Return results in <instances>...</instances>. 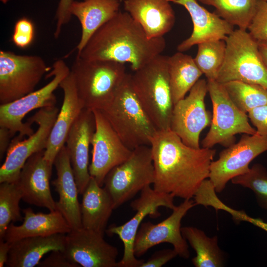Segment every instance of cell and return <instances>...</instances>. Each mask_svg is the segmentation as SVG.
Wrapping results in <instances>:
<instances>
[{
    "label": "cell",
    "instance_id": "cell-1",
    "mask_svg": "<svg viewBox=\"0 0 267 267\" xmlns=\"http://www.w3.org/2000/svg\"><path fill=\"white\" fill-rule=\"evenodd\" d=\"M150 145L155 172L153 188L184 200L193 198L209 178L216 150L188 146L170 129L157 131Z\"/></svg>",
    "mask_w": 267,
    "mask_h": 267
},
{
    "label": "cell",
    "instance_id": "cell-2",
    "mask_svg": "<svg viewBox=\"0 0 267 267\" xmlns=\"http://www.w3.org/2000/svg\"><path fill=\"white\" fill-rule=\"evenodd\" d=\"M166 46L164 37L149 39L129 13L119 11L94 33L77 56L128 63L135 71L160 55Z\"/></svg>",
    "mask_w": 267,
    "mask_h": 267
},
{
    "label": "cell",
    "instance_id": "cell-3",
    "mask_svg": "<svg viewBox=\"0 0 267 267\" xmlns=\"http://www.w3.org/2000/svg\"><path fill=\"white\" fill-rule=\"evenodd\" d=\"M70 71L84 108L92 111L102 110L111 102L128 74L124 64L77 55Z\"/></svg>",
    "mask_w": 267,
    "mask_h": 267
},
{
    "label": "cell",
    "instance_id": "cell-4",
    "mask_svg": "<svg viewBox=\"0 0 267 267\" xmlns=\"http://www.w3.org/2000/svg\"><path fill=\"white\" fill-rule=\"evenodd\" d=\"M100 111L129 149L150 145L157 131L134 90L131 74H127L112 100Z\"/></svg>",
    "mask_w": 267,
    "mask_h": 267
},
{
    "label": "cell",
    "instance_id": "cell-5",
    "mask_svg": "<svg viewBox=\"0 0 267 267\" xmlns=\"http://www.w3.org/2000/svg\"><path fill=\"white\" fill-rule=\"evenodd\" d=\"M131 74L134 90L157 131L170 129L174 107L168 56L158 55Z\"/></svg>",
    "mask_w": 267,
    "mask_h": 267
},
{
    "label": "cell",
    "instance_id": "cell-6",
    "mask_svg": "<svg viewBox=\"0 0 267 267\" xmlns=\"http://www.w3.org/2000/svg\"><path fill=\"white\" fill-rule=\"evenodd\" d=\"M225 41V59L216 81L222 84L238 81L267 89V68L258 41L246 30L239 28L234 30Z\"/></svg>",
    "mask_w": 267,
    "mask_h": 267
},
{
    "label": "cell",
    "instance_id": "cell-7",
    "mask_svg": "<svg viewBox=\"0 0 267 267\" xmlns=\"http://www.w3.org/2000/svg\"><path fill=\"white\" fill-rule=\"evenodd\" d=\"M154 177L151 146L142 145L133 149L128 159L107 174L103 185L115 209L153 184Z\"/></svg>",
    "mask_w": 267,
    "mask_h": 267
},
{
    "label": "cell",
    "instance_id": "cell-8",
    "mask_svg": "<svg viewBox=\"0 0 267 267\" xmlns=\"http://www.w3.org/2000/svg\"><path fill=\"white\" fill-rule=\"evenodd\" d=\"M207 81L213 117L210 129L202 141V147L212 148L217 144L227 147L235 143L237 134H256L248 115L232 101L223 85L214 80Z\"/></svg>",
    "mask_w": 267,
    "mask_h": 267
},
{
    "label": "cell",
    "instance_id": "cell-9",
    "mask_svg": "<svg viewBox=\"0 0 267 267\" xmlns=\"http://www.w3.org/2000/svg\"><path fill=\"white\" fill-rule=\"evenodd\" d=\"M70 69L62 59L55 61L48 77L52 80L41 89L11 102L0 105V127L9 130L13 136H18L12 141H18L25 136H30L34 132L32 125L23 119L30 112L36 109L55 106L56 99L54 91L59 87L61 82L69 74Z\"/></svg>",
    "mask_w": 267,
    "mask_h": 267
},
{
    "label": "cell",
    "instance_id": "cell-10",
    "mask_svg": "<svg viewBox=\"0 0 267 267\" xmlns=\"http://www.w3.org/2000/svg\"><path fill=\"white\" fill-rule=\"evenodd\" d=\"M48 70L40 56L0 50V104L11 102L34 91Z\"/></svg>",
    "mask_w": 267,
    "mask_h": 267
},
{
    "label": "cell",
    "instance_id": "cell-11",
    "mask_svg": "<svg viewBox=\"0 0 267 267\" xmlns=\"http://www.w3.org/2000/svg\"><path fill=\"white\" fill-rule=\"evenodd\" d=\"M174 198L171 194L158 192L148 185L140 191L139 197L130 204L132 209L136 211L132 218L123 224H112L106 229L105 232L110 235H118L124 245L123 256L117 262V267H141L144 261L137 259L134 251L138 229L147 216L157 218L160 215L158 211L160 207L173 210L176 207Z\"/></svg>",
    "mask_w": 267,
    "mask_h": 267
},
{
    "label": "cell",
    "instance_id": "cell-12",
    "mask_svg": "<svg viewBox=\"0 0 267 267\" xmlns=\"http://www.w3.org/2000/svg\"><path fill=\"white\" fill-rule=\"evenodd\" d=\"M59 110L55 106L39 109L27 122L38 128L28 137L11 141L4 162L0 168V183L17 182L27 160L34 154L45 149L48 137Z\"/></svg>",
    "mask_w": 267,
    "mask_h": 267
},
{
    "label": "cell",
    "instance_id": "cell-13",
    "mask_svg": "<svg viewBox=\"0 0 267 267\" xmlns=\"http://www.w3.org/2000/svg\"><path fill=\"white\" fill-rule=\"evenodd\" d=\"M267 151V136L257 133L243 134L236 143L226 147L211 164L209 179L220 193L233 178L247 173L250 163Z\"/></svg>",
    "mask_w": 267,
    "mask_h": 267
},
{
    "label": "cell",
    "instance_id": "cell-14",
    "mask_svg": "<svg viewBox=\"0 0 267 267\" xmlns=\"http://www.w3.org/2000/svg\"><path fill=\"white\" fill-rule=\"evenodd\" d=\"M207 92V81L199 79L189 94L174 104L172 111L170 130L194 148H200V134L211 123V115L205 104Z\"/></svg>",
    "mask_w": 267,
    "mask_h": 267
},
{
    "label": "cell",
    "instance_id": "cell-15",
    "mask_svg": "<svg viewBox=\"0 0 267 267\" xmlns=\"http://www.w3.org/2000/svg\"><path fill=\"white\" fill-rule=\"evenodd\" d=\"M196 205L194 200L185 199L173 210L171 215L157 224L150 222L140 224L135 236L134 251L139 257L151 248L162 243L172 244L178 255L188 259L190 256L187 241L181 231V222L187 212Z\"/></svg>",
    "mask_w": 267,
    "mask_h": 267
},
{
    "label": "cell",
    "instance_id": "cell-16",
    "mask_svg": "<svg viewBox=\"0 0 267 267\" xmlns=\"http://www.w3.org/2000/svg\"><path fill=\"white\" fill-rule=\"evenodd\" d=\"M95 130L91 145V161L89 172L98 184L103 186L107 174L131 155L133 150L127 147L99 110H93Z\"/></svg>",
    "mask_w": 267,
    "mask_h": 267
},
{
    "label": "cell",
    "instance_id": "cell-17",
    "mask_svg": "<svg viewBox=\"0 0 267 267\" xmlns=\"http://www.w3.org/2000/svg\"><path fill=\"white\" fill-rule=\"evenodd\" d=\"M71 262L82 267H117L118 249L104 235L81 227L66 234L62 251Z\"/></svg>",
    "mask_w": 267,
    "mask_h": 267
},
{
    "label": "cell",
    "instance_id": "cell-18",
    "mask_svg": "<svg viewBox=\"0 0 267 267\" xmlns=\"http://www.w3.org/2000/svg\"><path fill=\"white\" fill-rule=\"evenodd\" d=\"M95 130L93 111L84 108L72 126L65 142L79 192L82 195L91 178L89 150Z\"/></svg>",
    "mask_w": 267,
    "mask_h": 267
},
{
    "label": "cell",
    "instance_id": "cell-19",
    "mask_svg": "<svg viewBox=\"0 0 267 267\" xmlns=\"http://www.w3.org/2000/svg\"><path fill=\"white\" fill-rule=\"evenodd\" d=\"M44 152H37L27 160L17 182L24 201L53 211L56 210L49 184L53 165L45 159Z\"/></svg>",
    "mask_w": 267,
    "mask_h": 267
},
{
    "label": "cell",
    "instance_id": "cell-20",
    "mask_svg": "<svg viewBox=\"0 0 267 267\" xmlns=\"http://www.w3.org/2000/svg\"><path fill=\"white\" fill-rule=\"evenodd\" d=\"M183 6L188 12L192 23L191 35L177 46L179 52L190 49L193 46L210 41L225 40L234 31V26L201 6L197 0H170Z\"/></svg>",
    "mask_w": 267,
    "mask_h": 267
},
{
    "label": "cell",
    "instance_id": "cell-21",
    "mask_svg": "<svg viewBox=\"0 0 267 267\" xmlns=\"http://www.w3.org/2000/svg\"><path fill=\"white\" fill-rule=\"evenodd\" d=\"M59 87L63 91V103L51 129L44 152L45 159L53 165L56 156L65 145L72 126L84 108L78 96L71 71L61 82Z\"/></svg>",
    "mask_w": 267,
    "mask_h": 267
},
{
    "label": "cell",
    "instance_id": "cell-22",
    "mask_svg": "<svg viewBox=\"0 0 267 267\" xmlns=\"http://www.w3.org/2000/svg\"><path fill=\"white\" fill-rule=\"evenodd\" d=\"M53 165L56 178L52 181L59 194L56 202V210L64 217L72 229L82 227L79 194L66 146L64 145L55 157Z\"/></svg>",
    "mask_w": 267,
    "mask_h": 267
},
{
    "label": "cell",
    "instance_id": "cell-23",
    "mask_svg": "<svg viewBox=\"0 0 267 267\" xmlns=\"http://www.w3.org/2000/svg\"><path fill=\"white\" fill-rule=\"evenodd\" d=\"M170 0H125L126 12L142 27L149 39L164 37L174 26L176 17Z\"/></svg>",
    "mask_w": 267,
    "mask_h": 267
},
{
    "label": "cell",
    "instance_id": "cell-24",
    "mask_svg": "<svg viewBox=\"0 0 267 267\" xmlns=\"http://www.w3.org/2000/svg\"><path fill=\"white\" fill-rule=\"evenodd\" d=\"M23 222L20 225L11 222L8 226L4 240L10 243L33 236H48L57 233L67 234L72 228L57 210L50 213H35L32 208L22 210Z\"/></svg>",
    "mask_w": 267,
    "mask_h": 267
},
{
    "label": "cell",
    "instance_id": "cell-25",
    "mask_svg": "<svg viewBox=\"0 0 267 267\" xmlns=\"http://www.w3.org/2000/svg\"><path fill=\"white\" fill-rule=\"evenodd\" d=\"M120 0H74L70 11L79 20L81 36L77 45L80 52L94 33L119 11Z\"/></svg>",
    "mask_w": 267,
    "mask_h": 267
},
{
    "label": "cell",
    "instance_id": "cell-26",
    "mask_svg": "<svg viewBox=\"0 0 267 267\" xmlns=\"http://www.w3.org/2000/svg\"><path fill=\"white\" fill-rule=\"evenodd\" d=\"M66 234L24 238L11 243L6 265L8 267H34L43 257L55 250L62 251Z\"/></svg>",
    "mask_w": 267,
    "mask_h": 267
},
{
    "label": "cell",
    "instance_id": "cell-27",
    "mask_svg": "<svg viewBox=\"0 0 267 267\" xmlns=\"http://www.w3.org/2000/svg\"><path fill=\"white\" fill-rule=\"evenodd\" d=\"M82 195V227L104 235L108 220L114 210L110 196L91 177Z\"/></svg>",
    "mask_w": 267,
    "mask_h": 267
},
{
    "label": "cell",
    "instance_id": "cell-28",
    "mask_svg": "<svg viewBox=\"0 0 267 267\" xmlns=\"http://www.w3.org/2000/svg\"><path fill=\"white\" fill-rule=\"evenodd\" d=\"M170 85L174 104L185 97L203 73L190 55L178 52L168 56Z\"/></svg>",
    "mask_w": 267,
    "mask_h": 267
},
{
    "label": "cell",
    "instance_id": "cell-29",
    "mask_svg": "<svg viewBox=\"0 0 267 267\" xmlns=\"http://www.w3.org/2000/svg\"><path fill=\"white\" fill-rule=\"evenodd\" d=\"M181 231L196 252V256L192 259L195 267L223 266L224 254L219 246L217 236L210 237L203 230L193 226L182 227Z\"/></svg>",
    "mask_w": 267,
    "mask_h": 267
},
{
    "label": "cell",
    "instance_id": "cell-30",
    "mask_svg": "<svg viewBox=\"0 0 267 267\" xmlns=\"http://www.w3.org/2000/svg\"><path fill=\"white\" fill-rule=\"evenodd\" d=\"M215 8V13L239 29L246 30L256 11L258 0H197Z\"/></svg>",
    "mask_w": 267,
    "mask_h": 267
},
{
    "label": "cell",
    "instance_id": "cell-31",
    "mask_svg": "<svg viewBox=\"0 0 267 267\" xmlns=\"http://www.w3.org/2000/svg\"><path fill=\"white\" fill-rule=\"evenodd\" d=\"M222 85L232 101L246 113L267 104V89L260 85L238 81Z\"/></svg>",
    "mask_w": 267,
    "mask_h": 267
},
{
    "label": "cell",
    "instance_id": "cell-32",
    "mask_svg": "<svg viewBox=\"0 0 267 267\" xmlns=\"http://www.w3.org/2000/svg\"><path fill=\"white\" fill-rule=\"evenodd\" d=\"M197 45V52L194 58L196 65L207 80H216L224 61L225 41H210Z\"/></svg>",
    "mask_w": 267,
    "mask_h": 267
},
{
    "label": "cell",
    "instance_id": "cell-33",
    "mask_svg": "<svg viewBox=\"0 0 267 267\" xmlns=\"http://www.w3.org/2000/svg\"><path fill=\"white\" fill-rule=\"evenodd\" d=\"M22 194L18 182H4L0 184V240L12 222L22 221L19 202Z\"/></svg>",
    "mask_w": 267,
    "mask_h": 267
},
{
    "label": "cell",
    "instance_id": "cell-34",
    "mask_svg": "<svg viewBox=\"0 0 267 267\" xmlns=\"http://www.w3.org/2000/svg\"><path fill=\"white\" fill-rule=\"evenodd\" d=\"M231 181L250 189L259 206L267 211V170L263 165L254 164L247 173L233 178Z\"/></svg>",
    "mask_w": 267,
    "mask_h": 267
},
{
    "label": "cell",
    "instance_id": "cell-35",
    "mask_svg": "<svg viewBox=\"0 0 267 267\" xmlns=\"http://www.w3.org/2000/svg\"><path fill=\"white\" fill-rule=\"evenodd\" d=\"M257 41H267V1L258 0L255 14L247 29Z\"/></svg>",
    "mask_w": 267,
    "mask_h": 267
},
{
    "label": "cell",
    "instance_id": "cell-36",
    "mask_svg": "<svg viewBox=\"0 0 267 267\" xmlns=\"http://www.w3.org/2000/svg\"><path fill=\"white\" fill-rule=\"evenodd\" d=\"M35 36L33 23L26 17L18 19L15 24L12 41L18 47L25 48L33 42Z\"/></svg>",
    "mask_w": 267,
    "mask_h": 267
},
{
    "label": "cell",
    "instance_id": "cell-37",
    "mask_svg": "<svg viewBox=\"0 0 267 267\" xmlns=\"http://www.w3.org/2000/svg\"><path fill=\"white\" fill-rule=\"evenodd\" d=\"M248 116L257 133L267 136V104L251 110Z\"/></svg>",
    "mask_w": 267,
    "mask_h": 267
},
{
    "label": "cell",
    "instance_id": "cell-38",
    "mask_svg": "<svg viewBox=\"0 0 267 267\" xmlns=\"http://www.w3.org/2000/svg\"><path fill=\"white\" fill-rule=\"evenodd\" d=\"M74 0H60L55 14L56 28L54 33V38L57 39L63 26L67 24L72 17L70 11L71 5Z\"/></svg>",
    "mask_w": 267,
    "mask_h": 267
},
{
    "label": "cell",
    "instance_id": "cell-39",
    "mask_svg": "<svg viewBox=\"0 0 267 267\" xmlns=\"http://www.w3.org/2000/svg\"><path fill=\"white\" fill-rule=\"evenodd\" d=\"M38 266L40 267H80L70 261L61 250L50 252V255Z\"/></svg>",
    "mask_w": 267,
    "mask_h": 267
},
{
    "label": "cell",
    "instance_id": "cell-40",
    "mask_svg": "<svg viewBox=\"0 0 267 267\" xmlns=\"http://www.w3.org/2000/svg\"><path fill=\"white\" fill-rule=\"evenodd\" d=\"M178 253L173 248L163 249L155 252L141 267H161L177 256Z\"/></svg>",
    "mask_w": 267,
    "mask_h": 267
},
{
    "label": "cell",
    "instance_id": "cell-41",
    "mask_svg": "<svg viewBox=\"0 0 267 267\" xmlns=\"http://www.w3.org/2000/svg\"><path fill=\"white\" fill-rule=\"evenodd\" d=\"M233 219L237 222H247L267 232V222L260 218L249 216L244 211L236 210L233 215Z\"/></svg>",
    "mask_w": 267,
    "mask_h": 267
},
{
    "label": "cell",
    "instance_id": "cell-42",
    "mask_svg": "<svg viewBox=\"0 0 267 267\" xmlns=\"http://www.w3.org/2000/svg\"><path fill=\"white\" fill-rule=\"evenodd\" d=\"M0 127V157L1 159L7 151L10 144V139L12 136L8 129Z\"/></svg>",
    "mask_w": 267,
    "mask_h": 267
},
{
    "label": "cell",
    "instance_id": "cell-43",
    "mask_svg": "<svg viewBox=\"0 0 267 267\" xmlns=\"http://www.w3.org/2000/svg\"><path fill=\"white\" fill-rule=\"evenodd\" d=\"M10 247V243L4 239L0 240V267H3L6 264Z\"/></svg>",
    "mask_w": 267,
    "mask_h": 267
},
{
    "label": "cell",
    "instance_id": "cell-44",
    "mask_svg": "<svg viewBox=\"0 0 267 267\" xmlns=\"http://www.w3.org/2000/svg\"><path fill=\"white\" fill-rule=\"evenodd\" d=\"M258 44L260 54L267 68V41H258Z\"/></svg>",
    "mask_w": 267,
    "mask_h": 267
},
{
    "label": "cell",
    "instance_id": "cell-45",
    "mask_svg": "<svg viewBox=\"0 0 267 267\" xmlns=\"http://www.w3.org/2000/svg\"><path fill=\"white\" fill-rule=\"evenodd\" d=\"M264 0V1H267V0Z\"/></svg>",
    "mask_w": 267,
    "mask_h": 267
}]
</instances>
